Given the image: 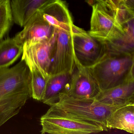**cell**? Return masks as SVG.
I'll return each instance as SVG.
<instances>
[{
	"instance_id": "cell-9",
	"label": "cell",
	"mask_w": 134,
	"mask_h": 134,
	"mask_svg": "<svg viewBox=\"0 0 134 134\" xmlns=\"http://www.w3.org/2000/svg\"><path fill=\"white\" fill-rule=\"evenodd\" d=\"M100 91L95 80L86 66L77 58L68 89L63 92L77 99L94 98Z\"/></svg>"
},
{
	"instance_id": "cell-20",
	"label": "cell",
	"mask_w": 134,
	"mask_h": 134,
	"mask_svg": "<svg viewBox=\"0 0 134 134\" xmlns=\"http://www.w3.org/2000/svg\"><path fill=\"white\" fill-rule=\"evenodd\" d=\"M131 8H134V0H121V3Z\"/></svg>"
},
{
	"instance_id": "cell-16",
	"label": "cell",
	"mask_w": 134,
	"mask_h": 134,
	"mask_svg": "<svg viewBox=\"0 0 134 134\" xmlns=\"http://www.w3.org/2000/svg\"><path fill=\"white\" fill-rule=\"evenodd\" d=\"M23 45L14 37L0 41V69L8 67L22 54Z\"/></svg>"
},
{
	"instance_id": "cell-10",
	"label": "cell",
	"mask_w": 134,
	"mask_h": 134,
	"mask_svg": "<svg viewBox=\"0 0 134 134\" xmlns=\"http://www.w3.org/2000/svg\"><path fill=\"white\" fill-rule=\"evenodd\" d=\"M23 27L14 37L23 45L49 39L55 31L54 28L44 20L39 11L31 17Z\"/></svg>"
},
{
	"instance_id": "cell-11",
	"label": "cell",
	"mask_w": 134,
	"mask_h": 134,
	"mask_svg": "<svg viewBox=\"0 0 134 134\" xmlns=\"http://www.w3.org/2000/svg\"><path fill=\"white\" fill-rule=\"evenodd\" d=\"M95 98L102 103L114 105L134 103V80L100 91Z\"/></svg>"
},
{
	"instance_id": "cell-13",
	"label": "cell",
	"mask_w": 134,
	"mask_h": 134,
	"mask_svg": "<svg viewBox=\"0 0 134 134\" xmlns=\"http://www.w3.org/2000/svg\"><path fill=\"white\" fill-rule=\"evenodd\" d=\"M106 126L108 130L114 129L134 134V103L114 110L107 119Z\"/></svg>"
},
{
	"instance_id": "cell-1",
	"label": "cell",
	"mask_w": 134,
	"mask_h": 134,
	"mask_svg": "<svg viewBox=\"0 0 134 134\" xmlns=\"http://www.w3.org/2000/svg\"><path fill=\"white\" fill-rule=\"evenodd\" d=\"M29 69L21 60L0 69V127L17 115L31 98Z\"/></svg>"
},
{
	"instance_id": "cell-5",
	"label": "cell",
	"mask_w": 134,
	"mask_h": 134,
	"mask_svg": "<svg viewBox=\"0 0 134 134\" xmlns=\"http://www.w3.org/2000/svg\"><path fill=\"white\" fill-rule=\"evenodd\" d=\"M92 7L88 34L106 44L120 39L124 34V26L118 18L117 10L102 3H97Z\"/></svg>"
},
{
	"instance_id": "cell-22",
	"label": "cell",
	"mask_w": 134,
	"mask_h": 134,
	"mask_svg": "<svg viewBox=\"0 0 134 134\" xmlns=\"http://www.w3.org/2000/svg\"><path fill=\"white\" fill-rule=\"evenodd\" d=\"M118 5L120 3H121V0H118Z\"/></svg>"
},
{
	"instance_id": "cell-7",
	"label": "cell",
	"mask_w": 134,
	"mask_h": 134,
	"mask_svg": "<svg viewBox=\"0 0 134 134\" xmlns=\"http://www.w3.org/2000/svg\"><path fill=\"white\" fill-rule=\"evenodd\" d=\"M56 39V32L51 38L45 40L23 45L21 60L28 67L34 66L38 69L44 77L50 76L52 52Z\"/></svg>"
},
{
	"instance_id": "cell-14",
	"label": "cell",
	"mask_w": 134,
	"mask_h": 134,
	"mask_svg": "<svg viewBox=\"0 0 134 134\" xmlns=\"http://www.w3.org/2000/svg\"><path fill=\"white\" fill-rule=\"evenodd\" d=\"M71 75L67 72L50 75L42 102L50 106L56 103L59 99L60 93L68 89Z\"/></svg>"
},
{
	"instance_id": "cell-6",
	"label": "cell",
	"mask_w": 134,
	"mask_h": 134,
	"mask_svg": "<svg viewBox=\"0 0 134 134\" xmlns=\"http://www.w3.org/2000/svg\"><path fill=\"white\" fill-rule=\"evenodd\" d=\"M73 25L55 29L56 39L52 52L50 75L64 72L72 74L75 68L77 57L74 47Z\"/></svg>"
},
{
	"instance_id": "cell-2",
	"label": "cell",
	"mask_w": 134,
	"mask_h": 134,
	"mask_svg": "<svg viewBox=\"0 0 134 134\" xmlns=\"http://www.w3.org/2000/svg\"><path fill=\"white\" fill-rule=\"evenodd\" d=\"M100 91L134 80V54H112L104 52L91 65L86 66Z\"/></svg>"
},
{
	"instance_id": "cell-12",
	"label": "cell",
	"mask_w": 134,
	"mask_h": 134,
	"mask_svg": "<svg viewBox=\"0 0 134 134\" xmlns=\"http://www.w3.org/2000/svg\"><path fill=\"white\" fill-rule=\"evenodd\" d=\"M56 0H11L14 22L23 27L37 12Z\"/></svg>"
},
{
	"instance_id": "cell-19",
	"label": "cell",
	"mask_w": 134,
	"mask_h": 134,
	"mask_svg": "<svg viewBox=\"0 0 134 134\" xmlns=\"http://www.w3.org/2000/svg\"><path fill=\"white\" fill-rule=\"evenodd\" d=\"M85 1L91 7L97 3H102L107 4L115 10H117V7L113 0H85Z\"/></svg>"
},
{
	"instance_id": "cell-17",
	"label": "cell",
	"mask_w": 134,
	"mask_h": 134,
	"mask_svg": "<svg viewBox=\"0 0 134 134\" xmlns=\"http://www.w3.org/2000/svg\"><path fill=\"white\" fill-rule=\"evenodd\" d=\"M30 75V92L31 97L42 102L46 91L48 78L42 75L40 70L34 66L28 67Z\"/></svg>"
},
{
	"instance_id": "cell-23",
	"label": "cell",
	"mask_w": 134,
	"mask_h": 134,
	"mask_svg": "<svg viewBox=\"0 0 134 134\" xmlns=\"http://www.w3.org/2000/svg\"><path fill=\"white\" fill-rule=\"evenodd\" d=\"M6 1V0H0V2H1V1Z\"/></svg>"
},
{
	"instance_id": "cell-18",
	"label": "cell",
	"mask_w": 134,
	"mask_h": 134,
	"mask_svg": "<svg viewBox=\"0 0 134 134\" xmlns=\"http://www.w3.org/2000/svg\"><path fill=\"white\" fill-rule=\"evenodd\" d=\"M13 22L11 0L0 2V41L9 31Z\"/></svg>"
},
{
	"instance_id": "cell-21",
	"label": "cell",
	"mask_w": 134,
	"mask_h": 134,
	"mask_svg": "<svg viewBox=\"0 0 134 134\" xmlns=\"http://www.w3.org/2000/svg\"><path fill=\"white\" fill-rule=\"evenodd\" d=\"M113 1L114 2V3H115L116 5H117L118 4V0H113Z\"/></svg>"
},
{
	"instance_id": "cell-8",
	"label": "cell",
	"mask_w": 134,
	"mask_h": 134,
	"mask_svg": "<svg viewBox=\"0 0 134 134\" xmlns=\"http://www.w3.org/2000/svg\"><path fill=\"white\" fill-rule=\"evenodd\" d=\"M73 39L75 54L78 61L85 66L91 65L105 52V43L74 24Z\"/></svg>"
},
{
	"instance_id": "cell-3",
	"label": "cell",
	"mask_w": 134,
	"mask_h": 134,
	"mask_svg": "<svg viewBox=\"0 0 134 134\" xmlns=\"http://www.w3.org/2000/svg\"><path fill=\"white\" fill-rule=\"evenodd\" d=\"M124 105H107L95 98L77 99L62 92L59 94V101L51 107L77 119L98 124L107 131V119L114 110Z\"/></svg>"
},
{
	"instance_id": "cell-4",
	"label": "cell",
	"mask_w": 134,
	"mask_h": 134,
	"mask_svg": "<svg viewBox=\"0 0 134 134\" xmlns=\"http://www.w3.org/2000/svg\"><path fill=\"white\" fill-rule=\"evenodd\" d=\"M40 124L43 134H88L105 131L99 125L70 116L51 107L41 117Z\"/></svg>"
},
{
	"instance_id": "cell-15",
	"label": "cell",
	"mask_w": 134,
	"mask_h": 134,
	"mask_svg": "<svg viewBox=\"0 0 134 134\" xmlns=\"http://www.w3.org/2000/svg\"><path fill=\"white\" fill-rule=\"evenodd\" d=\"M123 36L116 41L105 44V52L112 54H134V19L124 25Z\"/></svg>"
}]
</instances>
